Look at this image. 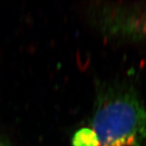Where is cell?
I'll list each match as a JSON object with an SVG mask.
<instances>
[{"instance_id":"2","label":"cell","mask_w":146,"mask_h":146,"mask_svg":"<svg viewBox=\"0 0 146 146\" xmlns=\"http://www.w3.org/2000/svg\"><path fill=\"white\" fill-rule=\"evenodd\" d=\"M0 146H7V145H6L5 144H4V143H3V141L0 140Z\"/></svg>"},{"instance_id":"1","label":"cell","mask_w":146,"mask_h":146,"mask_svg":"<svg viewBox=\"0 0 146 146\" xmlns=\"http://www.w3.org/2000/svg\"><path fill=\"white\" fill-rule=\"evenodd\" d=\"M89 128L95 146H142L146 109L131 91H110L100 100Z\"/></svg>"}]
</instances>
